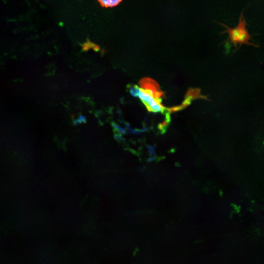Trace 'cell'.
Segmentation results:
<instances>
[{"label":"cell","instance_id":"obj_1","mask_svg":"<svg viewBox=\"0 0 264 264\" xmlns=\"http://www.w3.org/2000/svg\"><path fill=\"white\" fill-rule=\"evenodd\" d=\"M243 11L244 10L241 12L238 24L234 28H231L222 23H219L226 29L221 34L227 33L228 35V40L230 43L233 44L235 47H237L238 45H239V47L242 44L257 47L258 45L250 42L252 36L246 29V22L243 16Z\"/></svg>","mask_w":264,"mask_h":264},{"label":"cell","instance_id":"obj_2","mask_svg":"<svg viewBox=\"0 0 264 264\" xmlns=\"http://www.w3.org/2000/svg\"><path fill=\"white\" fill-rule=\"evenodd\" d=\"M149 111L164 113L167 109L161 104L162 99L156 98L143 88H139L137 95Z\"/></svg>","mask_w":264,"mask_h":264},{"label":"cell","instance_id":"obj_3","mask_svg":"<svg viewBox=\"0 0 264 264\" xmlns=\"http://www.w3.org/2000/svg\"><path fill=\"white\" fill-rule=\"evenodd\" d=\"M139 85L140 88L146 90L154 97L161 99L163 93L160 90L158 84L154 80L149 78H143L140 81Z\"/></svg>","mask_w":264,"mask_h":264},{"label":"cell","instance_id":"obj_4","mask_svg":"<svg viewBox=\"0 0 264 264\" xmlns=\"http://www.w3.org/2000/svg\"><path fill=\"white\" fill-rule=\"evenodd\" d=\"M100 5L104 7H112L118 5L122 0H98Z\"/></svg>","mask_w":264,"mask_h":264},{"label":"cell","instance_id":"obj_5","mask_svg":"<svg viewBox=\"0 0 264 264\" xmlns=\"http://www.w3.org/2000/svg\"><path fill=\"white\" fill-rule=\"evenodd\" d=\"M129 87V91L133 97H137L140 88L136 85H131Z\"/></svg>","mask_w":264,"mask_h":264}]
</instances>
